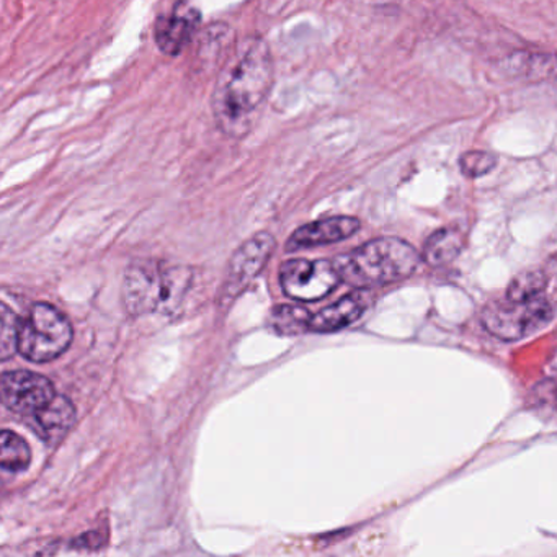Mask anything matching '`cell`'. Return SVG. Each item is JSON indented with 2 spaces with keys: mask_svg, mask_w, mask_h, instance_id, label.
Masks as SVG:
<instances>
[{
  "mask_svg": "<svg viewBox=\"0 0 557 557\" xmlns=\"http://www.w3.org/2000/svg\"><path fill=\"white\" fill-rule=\"evenodd\" d=\"M550 319L553 308L543 296L523 302L504 298L485 306L481 314L485 331L508 342L520 341L541 331L549 324Z\"/></svg>",
  "mask_w": 557,
  "mask_h": 557,
  "instance_id": "obj_5",
  "label": "cell"
},
{
  "mask_svg": "<svg viewBox=\"0 0 557 557\" xmlns=\"http://www.w3.org/2000/svg\"><path fill=\"white\" fill-rule=\"evenodd\" d=\"M504 70L531 83L557 84V54L518 51L508 57Z\"/></svg>",
  "mask_w": 557,
  "mask_h": 557,
  "instance_id": "obj_12",
  "label": "cell"
},
{
  "mask_svg": "<svg viewBox=\"0 0 557 557\" xmlns=\"http://www.w3.org/2000/svg\"><path fill=\"white\" fill-rule=\"evenodd\" d=\"M342 276L334 260H288L280 269L283 293L295 301L312 302L331 295Z\"/></svg>",
  "mask_w": 557,
  "mask_h": 557,
  "instance_id": "obj_6",
  "label": "cell"
},
{
  "mask_svg": "<svg viewBox=\"0 0 557 557\" xmlns=\"http://www.w3.org/2000/svg\"><path fill=\"white\" fill-rule=\"evenodd\" d=\"M275 83V66L269 45L260 37H246L231 51L214 86V120L221 133L233 139L249 135L259 122Z\"/></svg>",
  "mask_w": 557,
  "mask_h": 557,
  "instance_id": "obj_1",
  "label": "cell"
},
{
  "mask_svg": "<svg viewBox=\"0 0 557 557\" xmlns=\"http://www.w3.org/2000/svg\"><path fill=\"white\" fill-rule=\"evenodd\" d=\"M546 285V275L541 270H528V272L520 273L511 280L507 293H505V298L518 302L530 301V299L543 296Z\"/></svg>",
  "mask_w": 557,
  "mask_h": 557,
  "instance_id": "obj_16",
  "label": "cell"
},
{
  "mask_svg": "<svg viewBox=\"0 0 557 557\" xmlns=\"http://www.w3.org/2000/svg\"><path fill=\"white\" fill-rule=\"evenodd\" d=\"M32 453L27 442L17 433L4 430L0 435V465L5 471L21 472L30 466Z\"/></svg>",
  "mask_w": 557,
  "mask_h": 557,
  "instance_id": "obj_15",
  "label": "cell"
},
{
  "mask_svg": "<svg viewBox=\"0 0 557 557\" xmlns=\"http://www.w3.org/2000/svg\"><path fill=\"white\" fill-rule=\"evenodd\" d=\"M73 325L48 302L32 306L18 329V354L34 363L57 360L73 344Z\"/></svg>",
  "mask_w": 557,
  "mask_h": 557,
  "instance_id": "obj_4",
  "label": "cell"
},
{
  "mask_svg": "<svg viewBox=\"0 0 557 557\" xmlns=\"http://www.w3.org/2000/svg\"><path fill=\"white\" fill-rule=\"evenodd\" d=\"M200 27V14L191 9H177L156 22V45L168 57H178L194 40Z\"/></svg>",
  "mask_w": 557,
  "mask_h": 557,
  "instance_id": "obj_11",
  "label": "cell"
},
{
  "mask_svg": "<svg viewBox=\"0 0 557 557\" xmlns=\"http://www.w3.org/2000/svg\"><path fill=\"white\" fill-rule=\"evenodd\" d=\"M465 247V236L456 227H443L426 239L423 259L429 265L442 267L453 262Z\"/></svg>",
  "mask_w": 557,
  "mask_h": 557,
  "instance_id": "obj_14",
  "label": "cell"
},
{
  "mask_svg": "<svg viewBox=\"0 0 557 557\" xmlns=\"http://www.w3.org/2000/svg\"><path fill=\"white\" fill-rule=\"evenodd\" d=\"M311 312L299 306H278L273 309V327L285 335H298L302 332H309V319Z\"/></svg>",
  "mask_w": 557,
  "mask_h": 557,
  "instance_id": "obj_17",
  "label": "cell"
},
{
  "mask_svg": "<svg viewBox=\"0 0 557 557\" xmlns=\"http://www.w3.org/2000/svg\"><path fill=\"white\" fill-rule=\"evenodd\" d=\"M497 158L491 152L469 151L459 158V169L469 178H479L494 171Z\"/></svg>",
  "mask_w": 557,
  "mask_h": 557,
  "instance_id": "obj_18",
  "label": "cell"
},
{
  "mask_svg": "<svg viewBox=\"0 0 557 557\" xmlns=\"http://www.w3.org/2000/svg\"><path fill=\"white\" fill-rule=\"evenodd\" d=\"M41 433L48 442L63 438L76 422V407L67 397L57 394L48 406L35 416Z\"/></svg>",
  "mask_w": 557,
  "mask_h": 557,
  "instance_id": "obj_13",
  "label": "cell"
},
{
  "mask_svg": "<svg viewBox=\"0 0 557 557\" xmlns=\"http://www.w3.org/2000/svg\"><path fill=\"white\" fill-rule=\"evenodd\" d=\"M0 396L12 412L35 417L57 397V391L44 374L17 370L2 374Z\"/></svg>",
  "mask_w": 557,
  "mask_h": 557,
  "instance_id": "obj_8",
  "label": "cell"
},
{
  "mask_svg": "<svg viewBox=\"0 0 557 557\" xmlns=\"http://www.w3.org/2000/svg\"><path fill=\"white\" fill-rule=\"evenodd\" d=\"M275 237L270 233H259L250 237L234 252L220 298L231 302L247 288L250 282L262 272L275 250Z\"/></svg>",
  "mask_w": 557,
  "mask_h": 557,
  "instance_id": "obj_7",
  "label": "cell"
},
{
  "mask_svg": "<svg viewBox=\"0 0 557 557\" xmlns=\"http://www.w3.org/2000/svg\"><path fill=\"white\" fill-rule=\"evenodd\" d=\"M103 540L97 531L92 533L84 534L79 540L76 541V547H87V549H96V547L102 546Z\"/></svg>",
  "mask_w": 557,
  "mask_h": 557,
  "instance_id": "obj_20",
  "label": "cell"
},
{
  "mask_svg": "<svg viewBox=\"0 0 557 557\" xmlns=\"http://www.w3.org/2000/svg\"><path fill=\"white\" fill-rule=\"evenodd\" d=\"M361 223L357 218L334 216L314 221L299 227L286 243V250L295 252L308 247L325 246V244L341 243L348 239L360 230Z\"/></svg>",
  "mask_w": 557,
  "mask_h": 557,
  "instance_id": "obj_9",
  "label": "cell"
},
{
  "mask_svg": "<svg viewBox=\"0 0 557 557\" xmlns=\"http://www.w3.org/2000/svg\"><path fill=\"white\" fill-rule=\"evenodd\" d=\"M342 282L355 288L391 285L409 278L420 263V256L409 243L399 237L370 240L347 256L334 260Z\"/></svg>",
  "mask_w": 557,
  "mask_h": 557,
  "instance_id": "obj_2",
  "label": "cell"
},
{
  "mask_svg": "<svg viewBox=\"0 0 557 557\" xmlns=\"http://www.w3.org/2000/svg\"><path fill=\"white\" fill-rule=\"evenodd\" d=\"M190 269L158 260H136L126 270L123 302L132 315L172 312L191 286Z\"/></svg>",
  "mask_w": 557,
  "mask_h": 557,
  "instance_id": "obj_3",
  "label": "cell"
},
{
  "mask_svg": "<svg viewBox=\"0 0 557 557\" xmlns=\"http://www.w3.org/2000/svg\"><path fill=\"white\" fill-rule=\"evenodd\" d=\"M2 331H0V348H2V360H9L15 351H18V329L21 319L8 308L2 306Z\"/></svg>",
  "mask_w": 557,
  "mask_h": 557,
  "instance_id": "obj_19",
  "label": "cell"
},
{
  "mask_svg": "<svg viewBox=\"0 0 557 557\" xmlns=\"http://www.w3.org/2000/svg\"><path fill=\"white\" fill-rule=\"evenodd\" d=\"M371 305V295L367 289L358 288L357 292L345 295L344 298L327 306L322 311L315 312L309 319V332L315 334H329L337 332L347 325L354 324L367 312Z\"/></svg>",
  "mask_w": 557,
  "mask_h": 557,
  "instance_id": "obj_10",
  "label": "cell"
}]
</instances>
